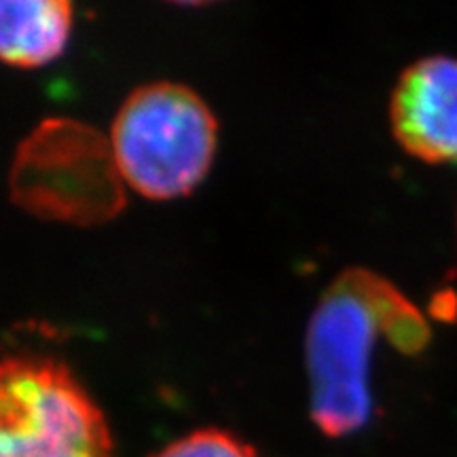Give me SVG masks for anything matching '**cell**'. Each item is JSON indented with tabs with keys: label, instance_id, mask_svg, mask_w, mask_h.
Here are the masks:
<instances>
[{
	"label": "cell",
	"instance_id": "obj_1",
	"mask_svg": "<svg viewBox=\"0 0 457 457\" xmlns=\"http://www.w3.org/2000/svg\"><path fill=\"white\" fill-rule=\"evenodd\" d=\"M216 138L212 111L179 83H148L131 91L108 136L125 185L155 202L188 195L205 179Z\"/></svg>",
	"mask_w": 457,
	"mask_h": 457
},
{
	"label": "cell",
	"instance_id": "obj_2",
	"mask_svg": "<svg viewBox=\"0 0 457 457\" xmlns=\"http://www.w3.org/2000/svg\"><path fill=\"white\" fill-rule=\"evenodd\" d=\"M381 284L384 278L367 270L341 273L310 318V404L313 421L327 436H347L370 417V353L377 335L386 337Z\"/></svg>",
	"mask_w": 457,
	"mask_h": 457
},
{
	"label": "cell",
	"instance_id": "obj_3",
	"mask_svg": "<svg viewBox=\"0 0 457 457\" xmlns=\"http://www.w3.org/2000/svg\"><path fill=\"white\" fill-rule=\"evenodd\" d=\"M125 182L111 140L72 119H49L20 148L13 168L17 204L32 214L94 225L125 204Z\"/></svg>",
	"mask_w": 457,
	"mask_h": 457
},
{
	"label": "cell",
	"instance_id": "obj_4",
	"mask_svg": "<svg viewBox=\"0 0 457 457\" xmlns=\"http://www.w3.org/2000/svg\"><path fill=\"white\" fill-rule=\"evenodd\" d=\"M0 457H114L98 404L54 360H0Z\"/></svg>",
	"mask_w": 457,
	"mask_h": 457
},
{
	"label": "cell",
	"instance_id": "obj_5",
	"mask_svg": "<svg viewBox=\"0 0 457 457\" xmlns=\"http://www.w3.org/2000/svg\"><path fill=\"white\" fill-rule=\"evenodd\" d=\"M390 121L411 155L430 163L457 162V57H421L400 74Z\"/></svg>",
	"mask_w": 457,
	"mask_h": 457
},
{
	"label": "cell",
	"instance_id": "obj_6",
	"mask_svg": "<svg viewBox=\"0 0 457 457\" xmlns=\"http://www.w3.org/2000/svg\"><path fill=\"white\" fill-rule=\"evenodd\" d=\"M66 0H0V62L38 68L66 49L72 32Z\"/></svg>",
	"mask_w": 457,
	"mask_h": 457
},
{
	"label": "cell",
	"instance_id": "obj_7",
	"mask_svg": "<svg viewBox=\"0 0 457 457\" xmlns=\"http://www.w3.org/2000/svg\"><path fill=\"white\" fill-rule=\"evenodd\" d=\"M153 457H259V453L225 430H205L191 432Z\"/></svg>",
	"mask_w": 457,
	"mask_h": 457
}]
</instances>
